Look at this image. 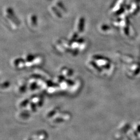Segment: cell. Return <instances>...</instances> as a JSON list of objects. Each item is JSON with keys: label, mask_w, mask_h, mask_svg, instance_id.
I'll use <instances>...</instances> for the list:
<instances>
[{"label": "cell", "mask_w": 140, "mask_h": 140, "mask_svg": "<svg viewBox=\"0 0 140 140\" xmlns=\"http://www.w3.org/2000/svg\"><path fill=\"white\" fill-rule=\"evenodd\" d=\"M25 140H33V139L32 138H28V139H26Z\"/></svg>", "instance_id": "6"}, {"label": "cell", "mask_w": 140, "mask_h": 140, "mask_svg": "<svg viewBox=\"0 0 140 140\" xmlns=\"http://www.w3.org/2000/svg\"><path fill=\"white\" fill-rule=\"evenodd\" d=\"M29 116H30V115H29V114L24 112L20 113L18 116V117L21 119V120H25L26 119L29 118Z\"/></svg>", "instance_id": "3"}, {"label": "cell", "mask_w": 140, "mask_h": 140, "mask_svg": "<svg viewBox=\"0 0 140 140\" xmlns=\"http://www.w3.org/2000/svg\"><path fill=\"white\" fill-rule=\"evenodd\" d=\"M136 131H138V132L140 133V125H139V126H138V127H137V128H136Z\"/></svg>", "instance_id": "5"}, {"label": "cell", "mask_w": 140, "mask_h": 140, "mask_svg": "<svg viewBox=\"0 0 140 140\" xmlns=\"http://www.w3.org/2000/svg\"><path fill=\"white\" fill-rule=\"evenodd\" d=\"M29 110H30V111L32 112H34L35 110H36V108H35V105L34 104H31V105H29Z\"/></svg>", "instance_id": "4"}, {"label": "cell", "mask_w": 140, "mask_h": 140, "mask_svg": "<svg viewBox=\"0 0 140 140\" xmlns=\"http://www.w3.org/2000/svg\"><path fill=\"white\" fill-rule=\"evenodd\" d=\"M130 128V126L129 124H126V125H125L123 127H122L120 130H119L117 135H119V136H120L122 135V134L124 133H126L127 131L129 130Z\"/></svg>", "instance_id": "1"}, {"label": "cell", "mask_w": 140, "mask_h": 140, "mask_svg": "<svg viewBox=\"0 0 140 140\" xmlns=\"http://www.w3.org/2000/svg\"><path fill=\"white\" fill-rule=\"evenodd\" d=\"M58 111V108H54L53 110H49V111L46 114V117L47 118H50L51 117L54 116L55 114H56V113Z\"/></svg>", "instance_id": "2"}]
</instances>
